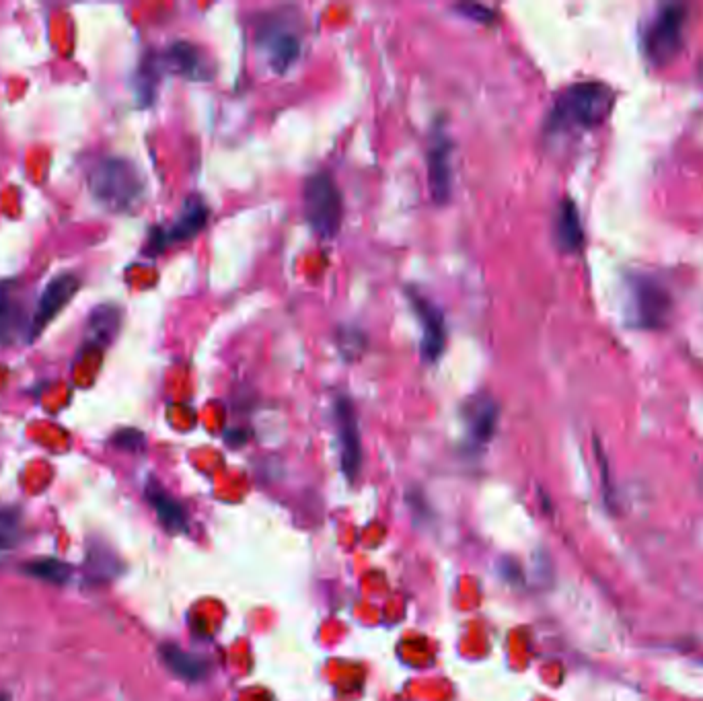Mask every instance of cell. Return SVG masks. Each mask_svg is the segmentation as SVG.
Here are the masks:
<instances>
[{
    "label": "cell",
    "mask_w": 703,
    "mask_h": 701,
    "mask_svg": "<svg viewBox=\"0 0 703 701\" xmlns=\"http://www.w3.org/2000/svg\"><path fill=\"white\" fill-rule=\"evenodd\" d=\"M615 105V91L603 81H578L555 97L545 118V134L566 136L599 128Z\"/></svg>",
    "instance_id": "1"
},
{
    "label": "cell",
    "mask_w": 703,
    "mask_h": 701,
    "mask_svg": "<svg viewBox=\"0 0 703 701\" xmlns=\"http://www.w3.org/2000/svg\"><path fill=\"white\" fill-rule=\"evenodd\" d=\"M93 198L114 212H128L144 196V179L138 167L122 157L101 159L89 173Z\"/></svg>",
    "instance_id": "2"
},
{
    "label": "cell",
    "mask_w": 703,
    "mask_h": 701,
    "mask_svg": "<svg viewBox=\"0 0 703 701\" xmlns=\"http://www.w3.org/2000/svg\"><path fill=\"white\" fill-rule=\"evenodd\" d=\"M689 7L683 3L660 5L642 31V50L650 64H669L685 46Z\"/></svg>",
    "instance_id": "3"
},
{
    "label": "cell",
    "mask_w": 703,
    "mask_h": 701,
    "mask_svg": "<svg viewBox=\"0 0 703 701\" xmlns=\"http://www.w3.org/2000/svg\"><path fill=\"white\" fill-rule=\"evenodd\" d=\"M303 210L307 223L321 239H333L340 233L344 204L338 183L325 171H317L305 181Z\"/></svg>",
    "instance_id": "4"
},
{
    "label": "cell",
    "mask_w": 703,
    "mask_h": 701,
    "mask_svg": "<svg viewBox=\"0 0 703 701\" xmlns=\"http://www.w3.org/2000/svg\"><path fill=\"white\" fill-rule=\"evenodd\" d=\"M629 301H632L634 323L646 329L666 325L673 311V297L660 280L636 274L629 282Z\"/></svg>",
    "instance_id": "5"
},
{
    "label": "cell",
    "mask_w": 703,
    "mask_h": 701,
    "mask_svg": "<svg viewBox=\"0 0 703 701\" xmlns=\"http://www.w3.org/2000/svg\"><path fill=\"white\" fill-rule=\"evenodd\" d=\"M81 288V278L72 272H62L54 276L44 292L40 294V301L35 305V311L31 315V327H29V338L27 342H33L42 331L60 315V311L74 299V294Z\"/></svg>",
    "instance_id": "6"
},
{
    "label": "cell",
    "mask_w": 703,
    "mask_h": 701,
    "mask_svg": "<svg viewBox=\"0 0 703 701\" xmlns=\"http://www.w3.org/2000/svg\"><path fill=\"white\" fill-rule=\"evenodd\" d=\"M257 46L264 52L268 64L276 72H286L301 58V38L280 21H266L257 29Z\"/></svg>",
    "instance_id": "7"
},
{
    "label": "cell",
    "mask_w": 703,
    "mask_h": 701,
    "mask_svg": "<svg viewBox=\"0 0 703 701\" xmlns=\"http://www.w3.org/2000/svg\"><path fill=\"white\" fill-rule=\"evenodd\" d=\"M31 315L17 280H0V346L29 338Z\"/></svg>",
    "instance_id": "8"
},
{
    "label": "cell",
    "mask_w": 703,
    "mask_h": 701,
    "mask_svg": "<svg viewBox=\"0 0 703 701\" xmlns=\"http://www.w3.org/2000/svg\"><path fill=\"white\" fill-rule=\"evenodd\" d=\"M428 183L436 204H447L453 194V144L442 130H434L428 149Z\"/></svg>",
    "instance_id": "9"
},
{
    "label": "cell",
    "mask_w": 703,
    "mask_h": 701,
    "mask_svg": "<svg viewBox=\"0 0 703 701\" xmlns=\"http://www.w3.org/2000/svg\"><path fill=\"white\" fill-rule=\"evenodd\" d=\"M206 220H208V208H206L204 200H200L198 196L188 198L183 202V208L179 210L171 227L153 231L151 241H148V251L157 253V251L165 249L169 243H177V241L196 237L206 227Z\"/></svg>",
    "instance_id": "10"
},
{
    "label": "cell",
    "mask_w": 703,
    "mask_h": 701,
    "mask_svg": "<svg viewBox=\"0 0 703 701\" xmlns=\"http://www.w3.org/2000/svg\"><path fill=\"white\" fill-rule=\"evenodd\" d=\"M336 424L340 438V459L348 479H354L362 465V442L358 430V418L350 399L340 397L336 403Z\"/></svg>",
    "instance_id": "11"
},
{
    "label": "cell",
    "mask_w": 703,
    "mask_h": 701,
    "mask_svg": "<svg viewBox=\"0 0 703 701\" xmlns=\"http://www.w3.org/2000/svg\"><path fill=\"white\" fill-rule=\"evenodd\" d=\"M412 303L416 315L422 323V358L428 362H436L447 346V325H444L442 311L424 299L422 294H412Z\"/></svg>",
    "instance_id": "12"
},
{
    "label": "cell",
    "mask_w": 703,
    "mask_h": 701,
    "mask_svg": "<svg viewBox=\"0 0 703 701\" xmlns=\"http://www.w3.org/2000/svg\"><path fill=\"white\" fill-rule=\"evenodd\" d=\"M122 327V311L116 305H99L91 311L85 325L83 346L87 348H107L118 338Z\"/></svg>",
    "instance_id": "13"
},
{
    "label": "cell",
    "mask_w": 703,
    "mask_h": 701,
    "mask_svg": "<svg viewBox=\"0 0 703 701\" xmlns=\"http://www.w3.org/2000/svg\"><path fill=\"white\" fill-rule=\"evenodd\" d=\"M165 68L173 70L175 75H181L185 79H206L208 77V64L200 48H196L190 42H173L167 52L163 54Z\"/></svg>",
    "instance_id": "14"
},
{
    "label": "cell",
    "mask_w": 703,
    "mask_h": 701,
    "mask_svg": "<svg viewBox=\"0 0 703 701\" xmlns=\"http://www.w3.org/2000/svg\"><path fill=\"white\" fill-rule=\"evenodd\" d=\"M467 422L471 440L477 445H486L494 436L498 426V405L488 395H477L467 403Z\"/></svg>",
    "instance_id": "15"
},
{
    "label": "cell",
    "mask_w": 703,
    "mask_h": 701,
    "mask_svg": "<svg viewBox=\"0 0 703 701\" xmlns=\"http://www.w3.org/2000/svg\"><path fill=\"white\" fill-rule=\"evenodd\" d=\"M555 241H558L562 251H568V253L578 251L584 243L580 212L570 198H564L560 202L558 214H555Z\"/></svg>",
    "instance_id": "16"
},
{
    "label": "cell",
    "mask_w": 703,
    "mask_h": 701,
    "mask_svg": "<svg viewBox=\"0 0 703 701\" xmlns=\"http://www.w3.org/2000/svg\"><path fill=\"white\" fill-rule=\"evenodd\" d=\"M146 498H148V502H151V506L155 508L161 525L167 531L177 533V531H183L185 525H188V516H185L183 506L173 496H169L159 484H155V482L148 484Z\"/></svg>",
    "instance_id": "17"
},
{
    "label": "cell",
    "mask_w": 703,
    "mask_h": 701,
    "mask_svg": "<svg viewBox=\"0 0 703 701\" xmlns=\"http://www.w3.org/2000/svg\"><path fill=\"white\" fill-rule=\"evenodd\" d=\"M163 70H165L163 54H155V52L144 54L136 72V95L142 105L155 101Z\"/></svg>",
    "instance_id": "18"
},
{
    "label": "cell",
    "mask_w": 703,
    "mask_h": 701,
    "mask_svg": "<svg viewBox=\"0 0 703 701\" xmlns=\"http://www.w3.org/2000/svg\"><path fill=\"white\" fill-rule=\"evenodd\" d=\"M161 658L165 660L167 669L173 675H177L179 679H183V681H192V683L200 681L204 677V673H206L204 660H200L194 654L183 652L177 646H171V644L161 646Z\"/></svg>",
    "instance_id": "19"
},
{
    "label": "cell",
    "mask_w": 703,
    "mask_h": 701,
    "mask_svg": "<svg viewBox=\"0 0 703 701\" xmlns=\"http://www.w3.org/2000/svg\"><path fill=\"white\" fill-rule=\"evenodd\" d=\"M120 570V564L116 560L114 553H111V549L103 547V545H95L89 549L87 553V572L93 580H99V582H105V580H111Z\"/></svg>",
    "instance_id": "20"
},
{
    "label": "cell",
    "mask_w": 703,
    "mask_h": 701,
    "mask_svg": "<svg viewBox=\"0 0 703 701\" xmlns=\"http://www.w3.org/2000/svg\"><path fill=\"white\" fill-rule=\"evenodd\" d=\"M21 519L13 508H0V562L7 560L21 541Z\"/></svg>",
    "instance_id": "21"
},
{
    "label": "cell",
    "mask_w": 703,
    "mask_h": 701,
    "mask_svg": "<svg viewBox=\"0 0 703 701\" xmlns=\"http://www.w3.org/2000/svg\"><path fill=\"white\" fill-rule=\"evenodd\" d=\"M23 570L29 576H35V578L52 582V584H66L72 574L70 566L66 562L56 560V558H40V560L27 562V564H23Z\"/></svg>",
    "instance_id": "22"
},
{
    "label": "cell",
    "mask_w": 703,
    "mask_h": 701,
    "mask_svg": "<svg viewBox=\"0 0 703 701\" xmlns=\"http://www.w3.org/2000/svg\"><path fill=\"white\" fill-rule=\"evenodd\" d=\"M111 442H114V445H116L118 449L136 453V451H142V449H144V434H142L140 430H136V428H124V430H120V432L114 434V438H111Z\"/></svg>",
    "instance_id": "23"
},
{
    "label": "cell",
    "mask_w": 703,
    "mask_h": 701,
    "mask_svg": "<svg viewBox=\"0 0 703 701\" xmlns=\"http://www.w3.org/2000/svg\"><path fill=\"white\" fill-rule=\"evenodd\" d=\"M467 19H473L477 23H492L496 19V13L490 7L475 5V3H463L457 7Z\"/></svg>",
    "instance_id": "24"
},
{
    "label": "cell",
    "mask_w": 703,
    "mask_h": 701,
    "mask_svg": "<svg viewBox=\"0 0 703 701\" xmlns=\"http://www.w3.org/2000/svg\"><path fill=\"white\" fill-rule=\"evenodd\" d=\"M0 701H11V697L7 693H0Z\"/></svg>",
    "instance_id": "25"
}]
</instances>
